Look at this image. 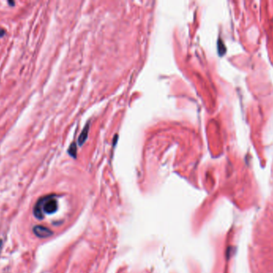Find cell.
<instances>
[{
  "label": "cell",
  "instance_id": "cell-3",
  "mask_svg": "<svg viewBox=\"0 0 273 273\" xmlns=\"http://www.w3.org/2000/svg\"><path fill=\"white\" fill-rule=\"evenodd\" d=\"M89 131V123H88L85 126L84 129L82 130V131L81 132V134H80L79 137H78V143L79 146H82L84 144V143L85 142V140L87 139Z\"/></svg>",
  "mask_w": 273,
  "mask_h": 273
},
{
  "label": "cell",
  "instance_id": "cell-4",
  "mask_svg": "<svg viewBox=\"0 0 273 273\" xmlns=\"http://www.w3.org/2000/svg\"><path fill=\"white\" fill-rule=\"evenodd\" d=\"M68 153L72 157L76 158V156H77V145H76L75 143H72L70 144V148L68 149Z\"/></svg>",
  "mask_w": 273,
  "mask_h": 273
},
{
  "label": "cell",
  "instance_id": "cell-1",
  "mask_svg": "<svg viewBox=\"0 0 273 273\" xmlns=\"http://www.w3.org/2000/svg\"><path fill=\"white\" fill-rule=\"evenodd\" d=\"M55 195H46L40 198L34 207V215L37 219L42 220L46 214H53L58 209V202Z\"/></svg>",
  "mask_w": 273,
  "mask_h": 273
},
{
  "label": "cell",
  "instance_id": "cell-5",
  "mask_svg": "<svg viewBox=\"0 0 273 273\" xmlns=\"http://www.w3.org/2000/svg\"><path fill=\"white\" fill-rule=\"evenodd\" d=\"M2 239H0V252L2 251Z\"/></svg>",
  "mask_w": 273,
  "mask_h": 273
},
{
  "label": "cell",
  "instance_id": "cell-2",
  "mask_svg": "<svg viewBox=\"0 0 273 273\" xmlns=\"http://www.w3.org/2000/svg\"><path fill=\"white\" fill-rule=\"evenodd\" d=\"M33 231L36 236H38V238H42V239L50 237V235H53V231L51 230L46 227H43L41 225L34 226L33 228Z\"/></svg>",
  "mask_w": 273,
  "mask_h": 273
}]
</instances>
